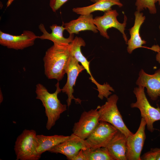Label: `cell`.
I'll return each instance as SVG.
<instances>
[{
	"label": "cell",
	"mask_w": 160,
	"mask_h": 160,
	"mask_svg": "<svg viewBox=\"0 0 160 160\" xmlns=\"http://www.w3.org/2000/svg\"><path fill=\"white\" fill-rule=\"evenodd\" d=\"M71 55L70 44H54L46 51L43 57L44 74L49 79L61 81L66 73Z\"/></svg>",
	"instance_id": "1"
},
{
	"label": "cell",
	"mask_w": 160,
	"mask_h": 160,
	"mask_svg": "<svg viewBox=\"0 0 160 160\" xmlns=\"http://www.w3.org/2000/svg\"><path fill=\"white\" fill-rule=\"evenodd\" d=\"M55 86V92L51 93L42 84L38 83L36 85V98L41 101L45 108L47 119L46 128L48 130L55 125L60 115L67 110L66 105L62 104L57 97L58 94L62 91L58 81Z\"/></svg>",
	"instance_id": "2"
},
{
	"label": "cell",
	"mask_w": 160,
	"mask_h": 160,
	"mask_svg": "<svg viewBox=\"0 0 160 160\" xmlns=\"http://www.w3.org/2000/svg\"><path fill=\"white\" fill-rule=\"evenodd\" d=\"M36 134L34 130L25 129L17 137L14 150L16 160H38Z\"/></svg>",
	"instance_id": "3"
},
{
	"label": "cell",
	"mask_w": 160,
	"mask_h": 160,
	"mask_svg": "<svg viewBox=\"0 0 160 160\" xmlns=\"http://www.w3.org/2000/svg\"><path fill=\"white\" fill-rule=\"evenodd\" d=\"M118 96L113 94L107 98L99 109V121L109 123L116 127L126 137L133 134L125 124L117 105Z\"/></svg>",
	"instance_id": "4"
},
{
	"label": "cell",
	"mask_w": 160,
	"mask_h": 160,
	"mask_svg": "<svg viewBox=\"0 0 160 160\" xmlns=\"http://www.w3.org/2000/svg\"><path fill=\"white\" fill-rule=\"evenodd\" d=\"M144 87L138 86L134 88L133 92L136 101L130 104L132 108H138L142 118L145 120L148 130L151 132L155 129L153 124L156 121H160V108L152 106L148 101L144 91Z\"/></svg>",
	"instance_id": "5"
},
{
	"label": "cell",
	"mask_w": 160,
	"mask_h": 160,
	"mask_svg": "<svg viewBox=\"0 0 160 160\" xmlns=\"http://www.w3.org/2000/svg\"><path fill=\"white\" fill-rule=\"evenodd\" d=\"M86 43L84 40L81 37L76 36L70 44L71 49V54L84 67L87 73L90 76L89 79L95 84L97 87V90L98 92V97L102 100L104 97L107 99L112 93L111 91L114 92V89L108 84L104 83L101 85L98 83L92 76L90 72L89 64L90 61L83 55L81 51V47H84Z\"/></svg>",
	"instance_id": "6"
},
{
	"label": "cell",
	"mask_w": 160,
	"mask_h": 160,
	"mask_svg": "<svg viewBox=\"0 0 160 160\" xmlns=\"http://www.w3.org/2000/svg\"><path fill=\"white\" fill-rule=\"evenodd\" d=\"M119 14L115 9L108 10L104 12L102 16H97L94 18L93 21L99 31L100 35L109 39L110 38L107 33V30L111 28H114L118 30L122 34L123 38L127 44L128 40L124 30L127 25V17L124 15L123 23H121L117 20Z\"/></svg>",
	"instance_id": "7"
},
{
	"label": "cell",
	"mask_w": 160,
	"mask_h": 160,
	"mask_svg": "<svg viewBox=\"0 0 160 160\" xmlns=\"http://www.w3.org/2000/svg\"><path fill=\"white\" fill-rule=\"evenodd\" d=\"M118 129L108 122L100 121L86 139L90 148L105 147L114 137Z\"/></svg>",
	"instance_id": "8"
},
{
	"label": "cell",
	"mask_w": 160,
	"mask_h": 160,
	"mask_svg": "<svg viewBox=\"0 0 160 160\" xmlns=\"http://www.w3.org/2000/svg\"><path fill=\"white\" fill-rule=\"evenodd\" d=\"M99 105L95 109L84 111L78 121L74 123L73 133L84 140L86 139L96 128L99 121Z\"/></svg>",
	"instance_id": "9"
},
{
	"label": "cell",
	"mask_w": 160,
	"mask_h": 160,
	"mask_svg": "<svg viewBox=\"0 0 160 160\" xmlns=\"http://www.w3.org/2000/svg\"><path fill=\"white\" fill-rule=\"evenodd\" d=\"M37 39L38 36L29 30H24L19 35H12L0 31V44L9 49L23 50L33 46Z\"/></svg>",
	"instance_id": "10"
},
{
	"label": "cell",
	"mask_w": 160,
	"mask_h": 160,
	"mask_svg": "<svg viewBox=\"0 0 160 160\" xmlns=\"http://www.w3.org/2000/svg\"><path fill=\"white\" fill-rule=\"evenodd\" d=\"M84 70L83 66L80 65L79 61L71 54L66 72L67 76V82L61 89L62 92L67 95L66 102L68 107L71 105L72 100H74L76 104L81 103V100L79 98H75L73 95V87L75 86L79 74Z\"/></svg>",
	"instance_id": "11"
},
{
	"label": "cell",
	"mask_w": 160,
	"mask_h": 160,
	"mask_svg": "<svg viewBox=\"0 0 160 160\" xmlns=\"http://www.w3.org/2000/svg\"><path fill=\"white\" fill-rule=\"evenodd\" d=\"M89 148L90 146L86 140L83 139L72 133L66 140L55 146L48 152L63 154L68 160H71L81 150H84Z\"/></svg>",
	"instance_id": "12"
},
{
	"label": "cell",
	"mask_w": 160,
	"mask_h": 160,
	"mask_svg": "<svg viewBox=\"0 0 160 160\" xmlns=\"http://www.w3.org/2000/svg\"><path fill=\"white\" fill-rule=\"evenodd\" d=\"M146 125L145 120L142 118L136 132L127 137V160H141L140 155L146 139Z\"/></svg>",
	"instance_id": "13"
},
{
	"label": "cell",
	"mask_w": 160,
	"mask_h": 160,
	"mask_svg": "<svg viewBox=\"0 0 160 160\" xmlns=\"http://www.w3.org/2000/svg\"><path fill=\"white\" fill-rule=\"evenodd\" d=\"M136 84L146 88L148 95L153 100L160 97V68L153 74H148L142 69L140 71Z\"/></svg>",
	"instance_id": "14"
},
{
	"label": "cell",
	"mask_w": 160,
	"mask_h": 160,
	"mask_svg": "<svg viewBox=\"0 0 160 160\" xmlns=\"http://www.w3.org/2000/svg\"><path fill=\"white\" fill-rule=\"evenodd\" d=\"M134 15L135 20L134 25L129 29L130 38L127 43V52L131 54L134 50L139 48H145L155 51L157 48L156 45H154L151 48L143 46V45L146 44V41L142 39L140 32L141 26L145 19V16L143 15V13L137 11L135 12Z\"/></svg>",
	"instance_id": "15"
},
{
	"label": "cell",
	"mask_w": 160,
	"mask_h": 160,
	"mask_svg": "<svg viewBox=\"0 0 160 160\" xmlns=\"http://www.w3.org/2000/svg\"><path fill=\"white\" fill-rule=\"evenodd\" d=\"M39 28L42 34L40 36H38V39L41 40H48L53 42L54 44L62 45H69L74 39V34L69 35L68 38H65L63 36V33L65 29L63 22L61 26L56 24L50 25L51 33L48 32L44 25L42 23L39 25Z\"/></svg>",
	"instance_id": "16"
},
{
	"label": "cell",
	"mask_w": 160,
	"mask_h": 160,
	"mask_svg": "<svg viewBox=\"0 0 160 160\" xmlns=\"http://www.w3.org/2000/svg\"><path fill=\"white\" fill-rule=\"evenodd\" d=\"M94 18L92 14L80 15L76 19L64 23V25L69 35L78 34L82 31H90L96 33L98 31L94 23Z\"/></svg>",
	"instance_id": "17"
},
{
	"label": "cell",
	"mask_w": 160,
	"mask_h": 160,
	"mask_svg": "<svg viewBox=\"0 0 160 160\" xmlns=\"http://www.w3.org/2000/svg\"><path fill=\"white\" fill-rule=\"evenodd\" d=\"M105 148L114 160H127V137L119 130Z\"/></svg>",
	"instance_id": "18"
},
{
	"label": "cell",
	"mask_w": 160,
	"mask_h": 160,
	"mask_svg": "<svg viewBox=\"0 0 160 160\" xmlns=\"http://www.w3.org/2000/svg\"><path fill=\"white\" fill-rule=\"evenodd\" d=\"M114 5H117L119 7L123 6L120 0H98L91 5L73 8L72 11L77 14L86 15L96 11L105 12L112 9V7Z\"/></svg>",
	"instance_id": "19"
},
{
	"label": "cell",
	"mask_w": 160,
	"mask_h": 160,
	"mask_svg": "<svg viewBox=\"0 0 160 160\" xmlns=\"http://www.w3.org/2000/svg\"><path fill=\"white\" fill-rule=\"evenodd\" d=\"M69 136L54 135L47 136L43 135H37V151L40 156L46 151H49L51 149L63 142Z\"/></svg>",
	"instance_id": "20"
},
{
	"label": "cell",
	"mask_w": 160,
	"mask_h": 160,
	"mask_svg": "<svg viewBox=\"0 0 160 160\" xmlns=\"http://www.w3.org/2000/svg\"><path fill=\"white\" fill-rule=\"evenodd\" d=\"M87 160H114L105 147L83 150Z\"/></svg>",
	"instance_id": "21"
},
{
	"label": "cell",
	"mask_w": 160,
	"mask_h": 160,
	"mask_svg": "<svg viewBox=\"0 0 160 160\" xmlns=\"http://www.w3.org/2000/svg\"><path fill=\"white\" fill-rule=\"evenodd\" d=\"M155 0H136L135 5L137 11L140 12L148 9L150 14H154L157 12Z\"/></svg>",
	"instance_id": "22"
},
{
	"label": "cell",
	"mask_w": 160,
	"mask_h": 160,
	"mask_svg": "<svg viewBox=\"0 0 160 160\" xmlns=\"http://www.w3.org/2000/svg\"><path fill=\"white\" fill-rule=\"evenodd\" d=\"M141 160H160V148H151L141 156Z\"/></svg>",
	"instance_id": "23"
},
{
	"label": "cell",
	"mask_w": 160,
	"mask_h": 160,
	"mask_svg": "<svg viewBox=\"0 0 160 160\" xmlns=\"http://www.w3.org/2000/svg\"><path fill=\"white\" fill-rule=\"evenodd\" d=\"M68 0H50L49 5L53 12H56Z\"/></svg>",
	"instance_id": "24"
},
{
	"label": "cell",
	"mask_w": 160,
	"mask_h": 160,
	"mask_svg": "<svg viewBox=\"0 0 160 160\" xmlns=\"http://www.w3.org/2000/svg\"><path fill=\"white\" fill-rule=\"evenodd\" d=\"M71 160H87L83 152V150H81L74 156Z\"/></svg>",
	"instance_id": "25"
},
{
	"label": "cell",
	"mask_w": 160,
	"mask_h": 160,
	"mask_svg": "<svg viewBox=\"0 0 160 160\" xmlns=\"http://www.w3.org/2000/svg\"><path fill=\"white\" fill-rule=\"evenodd\" d=\"M159 28L160 31V25L159 26ZM157 53L156 54V59L157 61L160 64V49L157 52Z\"/></svg>",
	"instance_id": "26"
},
{
	"label": "cell",
	"mask_w": 160,
	"mask_h": 160,
	"mask_svg": "<svg viewBox=\"0 0 160 160\" xmlns=\"http://www.w3.org/2000/svg\"><path fill=\"white\" fill-rule=\"evenodd\" d=\"M14 0H8L6 4L7 7H8L10 6Z\"/></svg>",
	"instance_id": "27"
},
{
	"label": "cell",
	"mask_w": 160,
	"mask_h": 160,
	"mask_svg": "<svg viewBox=\"0 0 160 160\" xmlns=\"http://www.w3.org/2000/svg\"><path fill=\"white\" fill-rule=\"evenodd\" d=\"M3 100V95L1 92V89H0V103H1Z\"/></svg>",
	"instance_id": "28"
},
{
	"label": "cell",
	"mask_w": 160,
	"mask_h": 160,
	"mask_svg": "<svg viewBox=\"0 0 160 160\" xmlns=\"http://www.w3.org/2000/svg\"><path fill=\"white\" fill-rule=\"evenodd\" d=\"M155 3L158 2L159 4L160 5V0H155Z\"/></svg>",
	"instance_id": "29"
},
{
	"label": "cell",
	"mask_w": 160,
	"mask_h": 160,
	"mask_svg": "<svg viewBox=\"0 0 160 160\" xmlns=\"http://www.w3.org/2000/svg\"><path fill=\"white\" fill-rule=\"evenodd\" d=\"M90 0L93 3H95L96 2V1H98V0Z\"/></svg>",
	"instance_id": "30"
}]
</instances>
